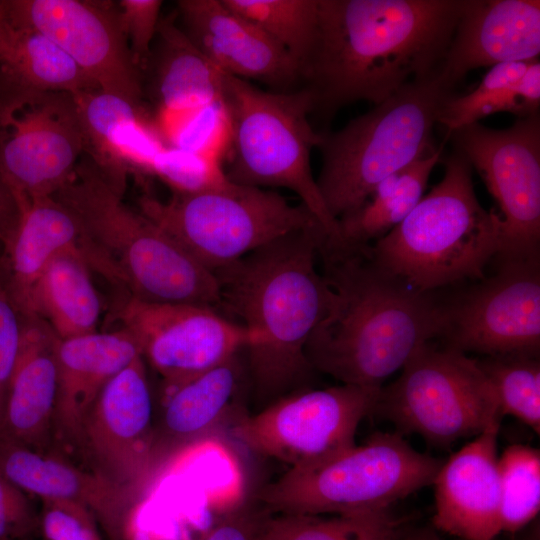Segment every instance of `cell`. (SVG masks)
Masks as SVG:
<instances>
[{"mask_svg":"<svg viewBox=\"0 0 540 540\" xmlns=\"http://www.w3.org/2000/svg\"><path fill=\"white\" fill-rule=\"evenodd\" d=\"M466 0H318L301 81L328 119L356 101L380 104L439 73Z\"/></svg>","mask_w":540,"mask_h":540,"instance_id":"1","label":"cell"},{"mask_svg":"<svg viewBox=\"0 0 540 540\" xmlns=\"http://www.w3.org/2000/svg\"><path fill=\"white\" fill-rule=\"evenodd\" d=\"M326 238L325 229L316 224L214 272L218 309L237 317L249 333L243 353L251 413L311 387L315 371L305 347L328 303L318 269Z\"/></svg>","mask_w":540,"mask_h":540,"instance_id":"2","label":"cell"},{"mask_svg":"<svg viewBox=\"0 0 540 540\" xmlns=\"http://www.w3.org/2000/svg\"><path fill=\"white\" fill-rule=\"evenodd\" d=\"M367 247L327 238L321 245L328 303L305 355L315 372L341 384L382 388L421 347L442 337L445 306L380 268Z\"/></svg>","mask_w":540,"mask_h":540,"instance_id":"3","label":"cell"},{"mask_svg":"<svg viewBox=\"0 0 540 540\" xmlns=\"http://www.w3.org/2000/svg\"><path fill=\"white\" fill-rule=\"evenodd\" d=\"M501 243V217L479 203L472 167L454 149L441 181L367 248L380 268L419 292L431 293L466 279H483Z\"/></svg>","mask_w":540,"mask_h":540,"instance_id":"4","label":"cell"},{"mask_svg":"<svg viewBox=\"0 0 540 540\" xmlns=\"http://www.w3.org/2000/svg\"><path fill=\"white\" fill-rule=\"evenodd\" d=\"M122 196L86 155L53 195L113 263L130 295L218 309L215 274L156 223L125 205Z\"/></svg>","mask_w":540,"mask_h":540,"instance_id":"5","label":"cell"},{"mask_svg":"<svg viewBox=\"0 0 540 540\" xmlns=\"http://www.w3.org/2000/svg\"><path fill=\"white\" fill-rule=\"evenodd\" d=\"M454 94L438 73L408 83L340 130L321 133L316 182L334 219L358 209L380 182L436 147L433 129Z\"/></svg>","mask_w":540,"mask_h":540,"instance_id":"6","label":"cell"},{"mask_svg":"<svg viewBox=\"0 0 540 540\" xmlns=\"http://www.w3.org/2000/svg\"><path fill=\"white\" fill-rule=\"evenodd\" d=\"M230 157L225 176L254 187H283L294 192L325 229L339 242V224L326 208L314 178L310 154L321 142L309 121L311 94L265 91L249 81L222 76V100Z\"/></svg>","mask_w":540,"mask_h":540,"instance_id":"7","label":"cell"},{"mask_svg":"<svg viewBox=\"0 0 540 540\" xmlns=\"http://www.w3.org/2000/svg\"><path fill=\"white\" fill-rule=\"evenodd\" d=\"M442 461L415 450L398 432L306 467H289L256 495L272 514L328 515L390 508L433 484Z\"/></svg>","mask_w":540,"mask_h":540,"instance_id":"8","label":"cell"},{"mask_svg":"<svg viewBox=\"0 0 540 540\" xmlns=\"http://www.w3.org/2000/svg\"><path fill=\"white\" fill-rule=\"evenodd\" d=\"M138 206L213 273L283 236L320 224L302 203L293 205L275 191L228 179L196 192H174L167 201L142 195Z\"/></svg>","mask_w":540,"mask_h":540,"instance_id":"9","label":"cell"},{"mask_svg":"<svg viewBox=\"0 0 540 540\" xmlns=\"http://www.w3.org/2000/svg\"><path fill=\"white\" fill-rule=\"evenodd\" d=\"M374 413L397 432L417 434L437 446L500 426L494 390L478 360L445 346L421 347L401 375L382 387Z\"/></svg>","mask_w":540,"mask_h":540,"instance_id":"10","label":"cell"},{"mask_svg":"<svg viewBox=\"0 0 540 540\" xmlns=\"http://www.w3.org/2000/svg\"><path fill=\"white\" fill-rule=\"evenodd\" d=\"M83 155L72 94L0 80V172L19 200L53 196Z\"/></svg>","mask_w":540,"mask_h":540,"instance_id":"11","label":"cell"},{"mask_svg":"<svg viewBox=\"0 0 540 540\" xmlns=\"http://www.w3.org/2000/svg\"><path fill=\"white\" fill-rule=\"evenodd\" d=\"M381 388L340 384L306 388L241 417L231 428L249 450L306 467L355 446L361 421L374 413Z\"/></svg>","mask_w":540,"mask_h":540,"instance_id":"12","label":"cell"},{"mask_svg":"<svg viewBox=\"0 0 540 540\" xmlns=\"http://www.w3.org/2000/svg\"><path fill=\"white\" fill-rule=\"evenodd\" d=\"M455 149L484 180L501 210L502 243L496 260L539 258L540 116L506 129L479 122L449 133Z\"/></svg>","mask_w":540,"mask_h":540,"instance_id":"13","label":"cell"},{"mask_svg":"<svg viewBox=\"0 0 540 540\" xmlns=\"http://www.w3.org/2000/svg\"><path fill=\"white\" fill-rule=\"evenodd\" d=\"M116 316L161 377V388L226 362L249 343L243 325L206 305L151 302L130 295Z\"/></svg>","mask_w":540,"mask_h":540,"instance_id":"14","label":"cell"},{"mask_svg":"<svg viewBox=\"0 0 540 540\" xmlns=\"http://www.w3.org/2000/svg\"><path fill=\"white\" fill-rule=\"evenodd\" d=\"M497 272L445 306L442 339L462 353L538 356L539 258L497 260Z\"/></svg>","mask_w":540,"mask_h":540,"instance_id":"15","label":"cell"},{"mask_svg":"<svg viewBox=\"0 0 540 540\" xmlns=\"http://www.w3.org/2000/svg\"><path fill=\"white\" fill-rule=\"evenodd\" d=\"M14 25L35 29L65 51L102 91L141 106V70L118 6L110 1L0 0Z\"/></svg>","mask_w":540,"mask_h":540,"instance_id":"16","label":"cell"},{"mask_svg":"<svg viewBox=\"0 0 540 540\" xmlns=\"http://www.w3.org/2000/svg\"><path fill=\"white\" fill-rule=\"evenodd\" d=\"M154 406L142 355L116 374L87 412L78 449L93 471L143 495L156 478L151 449Z\"/></svg>","mask_w":540,"mask_h":540,"instance_id":"17","label":"cell"},{"mask_svg":"<svg viewBox=\"0 0 540 540\" xmlns=\"http://www.w3.org/2000/svg\"><path fill=\"white\" fill-rule=\"evenodd\" d=\"M242 353L177 385L161 388L151 449L155 477L175 455L244 415L248 378Z\"/></svg>","mask_w":540,"mask_h":540,"instance_id":"18","label":"cell"},{"mask_svg":"<svg viewBox=\"0 0 540 540\" xmlns=\"http://www.w3.org/2000/svg\"><path fill=\"white\" fill-rule=\"evenodd\" d=\"M0 473L40 499H67L88 506L106 540H127L132 513L142 497L131 487L82 469L60 452H36L1 435Z\"/></svg>","mask_w":540,"mask_h":540,"instance_id":"19","label":"cell"},{"mask_svg":"<svg viewBox=\"0 0 540 540\" xmlns=\"http://www.w3.org/2000/svg\"><path fill=\"white\" fill-rule=\"evenodd\" d=\"M177 7L183 31L220 71L279 91L301 81L300 67L288 52L222 0H181Z\"/></svg>","mask_w":540,"mask_h":540,"instance_id":"20","label":"cell"},{"mask_svg":"<svg viewBox=\"0 0 540 540\" xmlns=\"http://www.w3.org/2000/svg\"><path fill=\"white\" fill-rule=\"evenodd\" d=\"M64 252L81 256L91 270L123 285L116 267L68 208L53 196L32 199L22 204L17 230L1 255L9 293L22 316L28 315L38 277L53 258Z\"/></svg>","mask_w":540,"mask_h":540,"instance_id":"21","label":"cell"},{"mask_svg":"<svg viewBox=\"0 0 540 540\" xmlns=\"http://www.w3.org/2000/svg\"><path fill=\"white\" fill-rule=\"evenodd\" d=\"M539 54V0H466L439 76L456 88L474 69Z\"/></svg>","mask_w":540,"mask_h":540,"instance_id":"22","label":"cell"},{"mask_svg":"<svg viewBox=\"0 0 540 540\" xmlns=\"http://www.w3.org/2000/svg\"><path fill=\"white\" fill-rule=\"evenodd\" d=\"M499 427L476 435L440 466L433 481L437 529L463 540H493L502 531Z\"/></svg>","mask_w":540,"mask_h":540,"instance_id":"23","label":"cell"},{"mask_svg":"<svg viewBox=\"0 0 540 540\" xmlns=\"http://www.w3.org/2000/svg\"><path fill=\"white\" fill-rule=\"evenodd\" d=\"M140 355L137 342L122 328L59 339L53 413L55 443L66 450L68 446L78 448L81 426L90 407L105 385Z\"/></svg>","mask_w":540,"mask_h":540,"instance_id":"24","label":"cell"},{"mask_svg":"<svg viewBox=\"0 0 540 540\" xmlns=\"http://www.w3.org/2000/svg\"><path fill=\"white\" fill-rule=\"evenodd\" d=\"M59 338L36 316H22L0 435L36 452L52 453Z\"/></svg>","mask_w":540,"mask_h":540,"instance_id":"25","label":"cell"},{"mask_svg":"<svg viewBox=\"0 0 540 540\" xmlns=\"http://www.w3.org/2000/svg\"><path fill=\"white\" fill-rule=\"evenodd\" d=\"M156 35V52H151L149 62L153 61L154 92L161 111L221 106L223 72L173 19L160 20Z\"/></svg>","mask_w":540,"mask_h":540,"instance_id":"26","label":"cell"},{"mask_svg":"<svg viewBox=\"0 0 540 540\" xmlns=\"http://www.w3.org/2000/svg\"><path fill=\"white\" fill-rule=\"evenodd\" d=\"M79 255L64 252L53 258L35 282L28 316L43 320L61 340L96 332L101 301Z\"/></svg>","mask_w":540,"mask_h":540,"instance_id":"27","label":"cell"},{"mask_svg":"<svg viewBox=\"0 0 540 540\" xmlns=\"http://www.w3.org/2000/svg\"><path fill=\"white\" fill-rule=\"evenodd\" d=\"M0 80L38 91L99 89L76 62L41 32L12 24L0 9Z\"/></svg>","mask_w":540,"mask_h":540,"instance_id":"28","label":"cell"},{"mask_svg":"<svg viewBox=\"0 0 540 540\" xmlns=\"http://www.w3.org/2000/svg\"><path fill=\"white\" fill-rule=\"evenodd\" d=\"M539 58L497 64L465 95H452L442 106L438 124L450 133L499 112L525 118L539 112Z\"/></svg>","mask_w":540,"mask_h":540,"instance_id":"29","label":"cell"},{"mask_svg":"<svg viewBox=\"0 0 540 540\" xmlns=\"http://www.w3.org/2000/svg\"><path fill=\"white\" fill-rule=\"evenodd\" d=\"M442 151L435 147L380 182L358 209L338 220L339 243L370 245L403 221L423 197Z\"/></svg>","mask_w":540,"mask_h":540,"instance_id":"30","label":"cell"},{"mask_svg":"<svg viewBox=\"0 0 540 540\" xmlns=\"http://www.w3.org/2000/svg\"><path fill=\"white\" fill-rule=\"evenodd\" d=\"M72 95L82 131L83 154L114 188L124 193L128 173L119 153V134L128 120L143 112L141 106L100 89Z\"/></svg>","mask_w":540,"mask_h":540,"instance_id":"31","label":"cell"},{"mask_svg":"<svg viewBox=\"0 0 540 540\" xmlns=\"http://www.w3.org/2000/svg\"><path fill=\"white\" fill-rule=\"evenodd\" d=\"M401 522L390 508L343 514H272L263 540H398Z\"/></svg>","mask_w":540,"mask_h":540,"instance_id":"32","label":"cell"},{"mask_svg":"<svg viewBox=\"0 0 540 540\" xmlns=\"http://www.w3.org/2000/svg\"><path fill=\"white\" fill-rule=\"evenodd\" d=\"M282 46L302 68L316 34L318 0H222Z\"/></svg>","mask_w":540,"mask_h":540,"instance_id":"33","label":"cell"},{"mask_svg":"<svg viewBox=\"0 0 540 540\" xmlns=\"http://www.w3.org/2000/svg\"><path fill=\"white\" fill-rule=\"evenodd\" d=\"M489 380L500 413L540 433V363L538 356L506 355L478 360Z\"/></svg>","mask_w":540,"mask_h":540,"instance_id":"34","label":"cell"},{"mask_svg":"<svg viewBox=\"0 0 540 540\" xmlns=\"http://www.w3.org/2000/svg\"><path fill=\"white\" fill-rule=\"evenodd\" d=\"M501 530L516 533L529 526L540 510V452L514 444L499 457Z\"/></svg>","mask_w":540,"mask_h":540,"instance_id":"35","label":"cell"},{"mask_svg":"<svg viewBox=\"0 0 540 540\" xmlns=\"http://www.w3.org/2000/svg\"><path fill=\"white\" fill-rule=\"evenodd\" d=\"M152 173L159 176L175 193L196 192L227 179L215 157L166 147L156 157Z\"/></svg>","mask_w":540,"mask_h":540,"instance_id":"36","label":"cell"},{"mask_svg":"<svg viewBox=\"0 0 540 540\" xmlns=\"http://www.w3.org/2000/svg\"><path fill=\"white\" fill-rule=\"evenodd\" d=\"M40 500L38 534L41 540H103L97 517L88 506L67 499Z\"/></svg>","mask_w":540,"mask_h":540,"instance_id":"37","label":"cell"},{"mask_svg":"<svg viewBox=\"0 0 540 540\" xmlns=\"http://www.w3.org/2000/svg\"><path fill=\"white\" fill-rule=\"evenodd\" d=\"M162 5L160 0H121L117 4L133 60L140 70L148 65Z\"/></svg>","mask_w":540,"mask_h":540,"instance_id":"38","label":"cell"},{"mask_svg":"<svg viewBox=\"0 0 540 540\" xmlns=\"http://www.w3.org/2000/svg\"><path fill=\"white\" fill-rule=\"evenodd\" d=\"M22 332V315L9 293L0 257V432L7 391L16 362Z\"/></svg>","mask_w":540,"mask_h":540,"instance_id":"39","label":"cell"},{"mask_svg":"<svg viewBox=\"0 0 540 540\" xmlns=\"http://www.w3.org/2000/svg\"><path fill=\"white\" fill-rule=\"evenodd\" d=\"M38 534V511L29 496L0 473V540H29Z\"/></svg>","mask_w":540,"mask_h":540,"instance_id":"40","label":"cell"},{"mask_svg":"<svg viewBox=\"0 0 540 540\" xmlns=\"http://www.w3.org/2000/svg\"><path fill=\"white\" fill-rule=\"evenodd\" d=\"M269 514L256 497L245 499L215 522L202 540H263Z\"/></svg>","mask_w":540,"mask_h":540,"instance_id":"41","label":"cell"},{"mask_svg":"<svg viewBox=\"0 0 540 540\" xmlns=\"http://www.w3.org/2000/svg\"><path fill=\"white\" fill-rule=\"evenodd\" d=\"M22 214V203L0 172V245L11 242Z\"/></svg>","mask_w":540,"mask_h":540,"instance_id":"42","label":"cell"},{"mask_svg":"<svg viewBox=\"0 0 540 540\" xmlns=\"http://www.w3.org/2000/svg\"><path fill=\"white\" fill-rule=\"evenodd\" d=\"M398 540H438V538L430 528H420L408 532L403 530Z\"/></svg>","mask_w":540,"mask_h":540,"instance_id":"43","label":"cell"},{"mask_svg":"<svg viewBox=\"0 0 540 540\" xmlns=\"http://www.w3.org/2000/svg\"><path fill=\"white\" fill-rule=\"evenodd\" d=\"M515 540H540V528H539V521L534 520L529 525V530L524 532L521 536H519Z\"/></svg>","mask_w":540,"mask_h":540,"instance_id":"44","label":"cell"}]
</instances>
